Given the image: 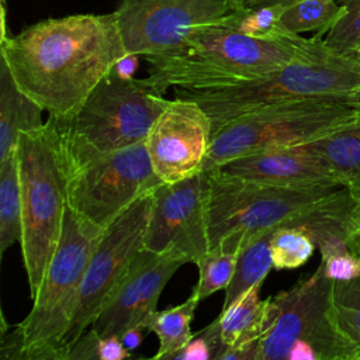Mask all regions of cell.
I'll list each match as a JSON object with an SVG mask.
<instances>
[{"label":"cell","instance_id":"6da1fadb","mask_svg":"<svg viewBox=\"0 0 360 360\" xmlns=\"http://www.w3.org/2000/svg\"><path fill=\"white\" fill-rule=\"evenodd\" d=\"M124 55L114 11L48 18L0 39L18 89L56 118L73 115Z\"/></svg>","mask_w":360,"mask_h":360},{"label":"cell","instance_id":"7a4b0ae2","mask_svg":"<svg viewBox=\"0 0 360 360\" xmlns=\"http://www.w3.org/2000/svg\"><path fill=\"white\" fill-rule=\"evenodd\" d=\"M205 172L210 250L240 252L250 238L277 228H298L318 246L329 239H346L359 218L360 201L343 186L280 187L217 167Z\"/></svg>","mask_w":360,"mask_h":360},{"label":"cell","instance_id":"3957f363","mask_svg":"<svg viewBox=\"0 0 360 360\" xmlns=\"http://www.w3.org/2000/svg\"><path fill=\"white\" fill-rule=\"evenodd\" d=\"M309 38L300 34L284 41H260L236 25L193 28L174 52L148 60L143 82L163 94L170 86L186 90H212L256 82L300 58Z\"/></svg>","mask_w":360,"mask_h":360},{"label":"cell","instance_id":"277c9868","mask_svg":"<svg viewBox=\"0 0 360 360\" xmlns=\"http://www.w3.org/2000/svg\"><path fill=\"white\" fill-rule=\"evenodd\" d=\"M22 202L21 255L35 297L60 240L68 208L70 163L53 117L17 142Z\"/></svg>","mask_w":360,"mask_h":360},{"label":"cell","instance_id":"5b68a950","mask_svg":"<svg viewBox=\"0 0 360 360\" xmlns=\"http://www.w3.org/2000/svg\"><path fill=\"white\" fill-rule=\"evenodd\" d=\"M360 86V63L332 51L314 35L305 52L284 68L250 83L212 90L176 89V97L193 100L207 112L212 135L231 120L267 104L302 100H343Z\"/></svg>","mask_w":360,"mask_h":360},{"label":"cell","instance_id":"8992f818","mask_svg":"<svg viewBox=\"0 0 360 360\" xmlns=\"http://www.w3.org/2000/svg\"><path fill=\"white\" fill-rule=\"evenodd\" d=\"M167 103L143 79L127 80L112 69L73 115L53 117L66 148L70 173L97 156L146 141Z\"/></svg>","mask_w":360,"mask_h":360},{"label":"cell","instance_id":"52a82bcc","mask_svg":"<svg viewBox=\"0 0 360 360\" xmlns=\"http://www.w3.org/2000/svg\"><path fill=\"white\" fill-rule=\"evenodd\" d=\"M359 117L347 103L335 98L267 104L231 120L214 132L202 172L245 155L309 143Z\"/></svg>","mask_w":360,"mask_h":360},{"label":"cell","instance_id":"ba28073f","mask_svg":"<svg viewBox=\"0 0 360 360\" xmlns=\"http://www.w3.org/2000/svg\"><path fill=\"white\" fill-rule=\"evenodd\" d=\"M101 231L68 205L60 240L32 298V308L17 323L25 345L65 343L77 309L87 264Z\"/></svg>","mask_w":360,"mask_h":360},{"label":"cell","instance_id":"9c48e42d","mask_svg":"<svg viewBox=\"0 0 360 360\" xmlns=\"http://www.w3.org/2000/svg\"><path fill=\"white\" fill-rule=\"evenodd\" d=\"M250 11L239 0H121L117 22L125 53L146 62L177 51L200 25H236Z\"/></svg>","mask_w":360,"mask_h":360},{"label":"cell","instance_id":"30bf717a","mask_svg":"<svg viewBox=\"0 0 360 360\" xmlns=\"http://www.w3.org/2000/svg\"><path fill=\"white\" fill-rule=\"evenodd\" d=\"M333 280L326 277L322 262L308 277L273 298L277 318L260 340L259 360H287L301 339L314 345L321 360H356L360 349L338 328L332 308Z\"/></svg>","mask_w":360,"mask_h":360},{"label":"cell","instance_id":"8fae6325","mask_svg":"<svg viewBox=\"0 0 360 360\" xmlns=\"http://www.w3.org/2000/svg\"><path fill=\"white\" fill-rule=\"evenodd\" d=\"M162 184L146 149V142L94 158L70 173L69 208L104 229L139 197Z\"/></svg>","mask_w":360,"mask_h":360},{"label":"cell","instance_id":"7c38bea8","mask_svg":"<svg viewBox=\"0 0 360 360\" xmlns=\"http://www.w3.org/2000/svg\"><path fill=\"white\" fill-rule=\"evenodd\" d=\"M153 193L139 197L101 231L87 264L77 309L65 338V345L70 346L90 328L143 249L153 208Z\"/></svg>","mask_w":360,"mask_h":360},{"label":"cell","instance_id":"4fadbf2b","mask_svg":"<svg viewBox=\"0 0 360 360\" xmlns=\"http://www.w3.org/2000/svg\"><path fill=\"white\" fill-rule=\"evenodd\" d=\"M208 173L162 183L153 193V208L143 249L174 253L197 264L210 250L207 235Z\"/></svg>","mask_w":360,"mask_h":360},{"label":"cell","instance_id":"5bb4252c","mask_svg":"<svg viewBox=\"0 0 360 360\" xmlns=\"http://www.w3.org/2000/svg\"><path fill=\"white\" fill-rule=\"evenodd\" d=\"M211 139V120L201 105L176 97L158 117L145 142L160 181L176 183L202 172Z\"/></svg>","mask_w":360,"mask_h":360},{"label":"cell","instance_id":"9a60e30c","mask_svg":"<svg viewBox=\"0 0 360 360\" xmlns=\"http://www.w3.org/2000/svg\"><path fill=\"white\" fill-rule=\"evenodd\" d=\"M187 262L174 253H155L142 249L90 329L100 338L121 336L156 311L159 297L172 276Z\"/></svg>","mask_w":360,"mask_h":360},{"label":"cell","instance_id":"2e32d148","mask_svg":"<svg viewBox=\"0 0 360 360\" xmlns=\"http://www.w3.org/2000/svg\"><path fill=\"white\" fill-rule=\"evenodd\" d=\"M217 169L231 176L280 187L342 186L326 163L305 145L245 155Z\"/></svg>","mask_w":360,"mask_h":360},{"label":"cell","instance_id":"e0dca14e","mask_svg":"<svg viewBox=\"0 0 360 360\" xmlns=\"http://www.w3.org/2000/svg\"><path fill=\"white\" fill-rule=\"evenodd\" d=\"M262 284L240 294L218 315L225 346H245L262 340L276 322L278 309L273 297L260 298Z\"/></svg>","mask_w":360,"mask_h":360},{"label":"cell","instance_id":"ac0fdd59","mask_svg":"<svg viewBox=\"0 0 360 360\" xmlns=\"http://www.w3.org/2000/svg\"><path fill=\"white\" fill-rule=\"evenodd\" d=\"M42 111L39 104L18 89L4 59L0 58V162L15 152L21 134L45 124Z\"/></svg>","mask_w":360,"mask_h":360},{"label":"cell","instance_id":"d6986e66","mask_svg":"<svg viewBox=\"0 0 360 360\" xmlns=\"http://www.w3.org/2000/svg\"><path fill=\"white\" fill-rule=\"evenodd\" d=\"M305 146L326 163L343 187L360 195V117Z\"/></svg>","mask_w":360,"mask_h":360},{"label":"cell","instance_id":"ffe728a7","mask_svg":"<svg viewBox=\"0 0 360 360\" xmlns=\"http://www.w3.org/2000/svg\"><path fill=\"white\" fill-rule=\"evenodd\" d=\"M276 231V229H274ZM273 231L262 232L250 238L240 249L232 283L225 290L222 308L228 307L240 294L255 284H263L269 271L273 269L270 253V238Z\"/></svg>","mask_w":360,"mask_h":360},{"label":"cell","instance_id":"44dd1931","mask_svg":"<svg viewBox=\"0 0 360 360\" xmlns=\"http://www.w3.org/2000/svg\"><path fill=\"white\" fill-rule=\"evenodd\" d=\"M198 304V298L191 292L184 302L162 311L156 309L142 322V328L148 332H153L159 338L156 354L179 350L193 339L194 333L190 325Z\"/></svg>","mask_w":360,"mask_h":360},{"label":"cell","instance_id":"7402d4cb","mask_svg":"<svg viewBox=\"0 0 360 360\" xmlns=\"http://www.w3.org/2000/svg\"><path fill=\"white\" fill-rule=\"evenodd\" d=\"M22 231V202L17 149L0 162V253L20 242Z\"/></svg>","mask_w":360,"mask_h":360},{"label":"cell","instance_id":"603a6c76","mask_svg":"<svg viewBox=\"0 0 360 360\" xmlns=\"http://www.w3.org/2000/svg\"><path fill=\"white\" fill-rule=\"evenodd\" d=\"M342 14L336 0H298L288 6L281 15V22L294 34L316 31V37L328 34Z\"/></svg>","mask_w":360,"mask_h":360},{"label":"cell","instance_id":"cb8c5ba5","mask_svg":"<svg viewBox=\"0 0 360 360\" xmlns=\"http://www.w3.org/2000/svg\"><path fill=\"white\" fill-rule=\"evenodd\" d=\"M239 252H226L222 249H211L195 264L198 269V281L193 294L198 301L205 300L211 294L226 290L232 283Z\"/></svg>","mask_w":360,"mask_h":360},{"label":"cell","instance_id":"d4e9b609","mask_svg":"<svg viewBox=\"0 0 360 360\" xmlns=\"http://www.w3.org/2000/svg\"><path fill=\"white\" fill-rule=\"evenodd\" d=\"M315 243L298 228H277L270 238L273 269L292 270L305 264L314 255Z\"/></svg>","mask_w":360,"mask_h":360},{"label":"cell","instance_id":"484cf974","mask_svg":"<svg viewBox=\"0 0 360 360\" xmlns=\"http://www.w3.org/2000/svg\"><path fill=\"white\" fill-rule=\"evenodd\" d=\"M332 308L339 330L360 349V276L333 281Z\"/></svg>","mask_w":360,"mask_h":360},{"label":"cell","instance_id":"4316f807","mask_svg":"<svg viewBox=\"0 0 360 360\" xmlns=\"http://www.w3.org/2000/svg\"><path fill=\"white\" fill-rule=\"evenodd\" d=\"M68 350L69 346L65 343L44 346L25 345L18 325L11 326L1 316L0 360H65Z\"/></svg>","mask_w":360,"mask_h":360},{"label":"cell","instance_id":"83f0119b","mask_svg":"<svg viewBox=\"0 0 360 360\" xmlns=\"http://www.w3.org/2000/svg\"><path fill=\"white\" fill-rule=\"evenodd\" d=\"M342 14L325 37V44L339 55L352 56L360 49V0H340Z\"/></svg>","mask_w":360,"mask_h":360},{"label":"cell","instance_id":"f1b7e54d","mask_svg":"<svg viewBox=\"0 0 360 360\" xmlns=\"http://www.w3.org/2000/svg\"><path fill=\"white\" fill-rule=\"evenodd\" d=\"M283 4H267L250 11L239 24V30L248 37L260 39V41H284L297 34L291 32L281 22V15L285 11Z\"/></svg>","mask_w":360,"mask_h":360},{"label":"cell","instance_id":"f546056e","mask_svg":"<svg viewBox=\"0 0 360 360\" xmlns=\"http://www.w3.org/2000/svg\"><path fill=\"white\" fill-rule=\"evenodd\" d=\"M225 349L217 316L207 326L195 332L184 347L165 354H155L148 360H218Z\"/></svg>","mask_w":360,"mask_h":360},{"label":"cell","instance_id":"4dcf8cb0","mask_svg":"<svg viewBox=\"0 0 360 360\" xmlns=\"http://www.w3.org/2000/svg\"><path fill=\"white\" fill-rule=\"evenodd\" d=\"M325 274L333 281H349L360 276V257L349 249L321 259Z\"/></svg>","mask_w":360,"mask_h":360},{"label":"cell","instance_id":"1f68e13d","mask_svg":"<svg viewBox=\"0 0 360 360\" xmlns=\"http://www.w3.org/2000/svg\"><path fill=\"white\" fill-rule=\"evenodd\" d=\"M65 360H101L100 336L89 328L76 342L69 346ZM128 360H148V357L135 356V353H132Z\"/></svg>","mask_w":360,"mask_h":360},{"label":"cell","instance_id":"d6a6232c","mask_svg":"<svg viewBox=\"0 0 360 360\" xmlns=\"http://www.w3.org/2000/svg\"><path fill=\"white\" fill-rule=\"evenodd\" d=\"M132 353H129L120 336L100 338V356L101 360H128Z\"/></svg>","mask_w":360,"mask_h":360},{"label":"cell","instance_id":"836d02e7","mask_svg":"<svg viewBox=\"0 0 360 360\" xmlns=\"http://www.w3.org/2000/svg\"><path fill=\"white\" fill-rule=\"evenodd\" d=\"M260 356V340L245 346H233L222 352L218 360H259Z\"/></svg>","mask_w":360,"mask_h":360},{"label":"cell","instance_id":"e575fe53","mask_svg":"<svg viewBox=\"0 0 360 360\" xmlns=\"http://www.w3.org/2000/svg\"><path fill=\"white\" fill-rule=\"evenodd\" d=\"M138 60L139 56L134 55V53H125L114 66V70L117 72V75L122 79L131 80L134 79V75L138 69Z\"/></svg>","mask_w":360,"mask_h":360},{"label":"cell","instance_id":"d590c367","mask_svg":"<svg viewBox=\"0 0 360 360\" xmlns=\"http://www.w3.org/2000/svg\"><path fill=\"white\" fill-rule=\"evenodd\" d=\"M145 328H142L141 325L138 326H134V328H129L128 330H125L120 339L124 345V347L129 352V353H134L142 343L143 340V336H145Z\"/></svg>","mask_w":360,"mask_h":360},{"label":"cell","instance_id":"8d00e7d4","mask_svg":"<svg viewBox=\"0 0 360 360\" xmlns=\"http://www.w3.org/2000/svg\"><path fill=\"white\" fill-rule=\"evenodd\" d=\"M346 103L354 110L359 112L360 115V86L356 87L347 97H346Z\"/></svg>","mask_w":360,"mask_h":360},{"label":"cell","instance_id":"74e56055","mask_svg":"<svg viewBox=\"0 0 360 360\" xmlns=\"http://www.w3.org/2000/svg\"><path fill=\"white\" fill-rule=\"evenodd\" d=\"M347 249L357 257H360V231H357L352 238L347 240Z\"/></svg>","mask_w":360,"mask_h":360},{"label":"cell","instance_id":"f35d334b","mask_svg":"<svg viewBox=\"0 0 360 360\" xmlns=\"http://www.w3.org/2000/svg\"><path fill=\"white\" fill-rule=\"evenodd\" d=\"M270 0H249L248 1V8H256L260 6H266Z\"/></svg>","mask_w":360,"mask_h":360},{"label":"cell","instance_id":"ab89813d","mask_svg":"<svg viewBox=\"0 0 360 360\" xmlns=\"http://www.w3.org/2000/svg\"><path fill=\"white\" fill-rule=\"evenodd\" d=\"M298 0H270L267 4H283V6H285V7H288V6H291V4H294V3H297ZM340 1V0H339ZM266 4V6H267Z\"/></svg>","mask_w":360,"mask_h":360},{"label":"cell","instance_id":"60d3db41","mask_svg":"<svg viewBox=\"0 0 360 360\" xmlns=\"http://www.w3.org/2000/svg\"><path fill=\"white\" fill-rule=\"evenodd\" d=\"M350 58H353V59H356V60H359V62H360V49H359V51H356Z\"/></svg>","mask_w":360,"mask_h":360},{"label":"cell","instance_id":"b9f144b4","mask_svg":"<svg viewBox=\"0 0 360 360\" xmlns=\"http://www.w3.org/2000/svg\"><path fill=\"white\" fill-rule=\"evenodd\" d=\"M239 1H240V3H243V4L248 7V1H249V0H239Z\"/></svg>","mask_w":360,"mask_h":360},{"label":"cell","instance_id":"7bdbcfd3","mask_svg":"<svg viewBox=\"0 0 360 360\" xmlns=\"http://www.w3.org/2000/svg\"><path fill=\"white\" fill-rule=\"evenodd\" d=\"M356 360H360V354H359V357H357V359H356Z\"/></svg>","mask_w":360,"mask_h":360},{"label":"cell","instance_id":"ee69618b","mask_svg":"<svg viewBox=\"0 0 360 360\" xmlns=\"http://www.w3.org/2000/svg\"><path fill=\"white\" fill-rule=\"evenodd\" d=\"M357 62H359V60H357ZM359 63H360V62H359Z\"/></svg>","mask_w":360,"mask_h":360},{"label":"cell","instance_id":"f6af8a7d","mask_svg":"<svg viewBox=\"0 0 360 360\" xmlns=\"http://www.w3.org/2000/svg\"><path fill=\"white\" fill-rule=\"evenodd\" d=\"M346 360H349V359H346Z\"/></svg>","mask_w":360,"mask_h":360}]
</instances>
